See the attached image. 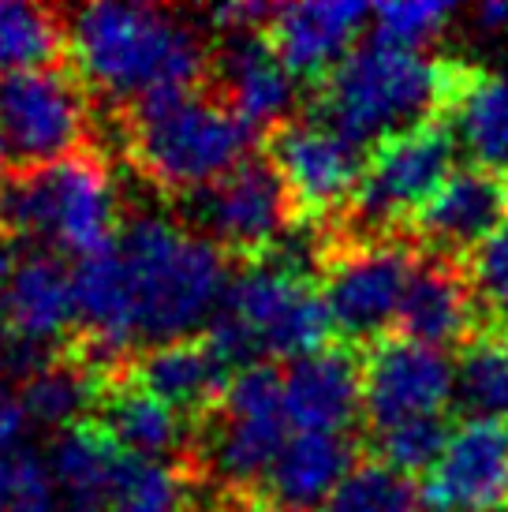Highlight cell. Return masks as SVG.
I'll list each match as a JSON object with an SVG mask.
<instances>
[{
  "mask_svg": "<svg viewBox=\"0 0 508 512\" xmlns=\"http://www.w3.org/2000/svg\"><path fill=\"white\" fill-rule=\"evenodd\" d=\"M90 90L68 68L0 75V150L15 169H42L90 143Z\"/></svg>",
  "mask_w": 508,
  "mask_h": 512,
  "instance_id": "obj_11",
  "label": "cell"
},
{
  "mask_svg": "<svg viewBox=\"0 0 508 512\" xmlns=\"http://www.w3.org/2000/svg\"><path fill=\"white\" fill-rule=\"evenodd\" d=\"M210 83L213 94L262 139L292 120L296 79L269 45L266 30L217 34L210 53Z\"/></svg>",
  "mask_w": 508,
  "mask_h": 512,
  "instance_id": "obj_15",
  "label": "cell"
},
{
  "mask_svg": "<svg viewBox=\"0 0 508 512\" xmlns=\"http://www.w3.org/2000/svg\"><path fill=\"white\" fill-rule=\"evenodd\" d=\"M12 270H15L12 247L0 240V333H4V299H8V281H12Z\"/></svg>",
  "mask_w": 508,
  "mask_h": 512,
  "instance_id": "obj_37",
  "label": "cell"
},
{
  "mask_svg": "<svg viewBox=\"0 0 508 512\" xmlns=\"http://www.w3.org/2000/svg\"><path fill=\"white\" fill-rule=\"evenodd\" d=\"M0 512H60V498H27V501H0Z\"/></svg>",
  "mask_w": 508,
  "mask_h": 512,
  "instance_id": "obj_36",
  "label": "cell"
},
{
  "mask_svg": "<svg viewBox=\"0 0 508 512\" xmlns=\"http://www.w3.org/2000/svg\"><path fill=\"white\" fill-rule=\"evenodd\" d=\"M486 322L490 314L482 311L464 262L419 255L396 314V337L449 352V348H467Z\"/></svg>",
  "mask_w": 508,
  "mask_h": 512,
  "instance_id": "obj_17",
  "label": "cell"
},
{
  "mask_svg": "<svg viewBox=\"0 0 508 512\" xmlns=\"http://www.w3.org/2000/svg\"><path fill=\"white\" fill-rule=\"evenodd\" d=\"M363 456L355 434H292L254 501L269 512H325Z\"/></svg>",
  "mask_w": 508,
  "mask_h": 512,
  "instance_id": "obj_20",
  "label": "cell"
},
{
  "mask_svg": "<svg viewBox=\"0 0 508 512\" xmlns=\"http://www.w3.org/2000/svg\"><path fill=\"white\" fill-rule=\"evenodd\" d=\"M508 221V176L479 165H460L441 191L404 228V240L419 255L464 262Z\"/></svg>",
  "mask_w": 508,
  "mask_h": 512,
  "instance_id": "obj_14",
  "label": "cell"
},
{
  "mask_svg": "<svg viewBox=\"0 0 508 512\" xmlns=\"http://www.w3.org/2000/svg\"><path fill=\"white\" fill-rule=\"evenodd\" d=\"M471 288L490 318H508V221L464 258Z\"/></svg>",
  "mask_w": 508,
  "mask_h": 512,
  "instance_id": "obj_33",
  "label": "cell"
},
{
  "mask_svg": "<svg viewBox=\"0 0 508 512\" xmlns=\"http://www.w3.org/2000/svg\"><path fill=\"white\" fill-rule=\"evenodd\" d=\"M75 329H79L75 266L49 251H30L27 258H15L8 299H4V333L57 352Z\"/></svg>",
  "mask_w": 508,
  "mask_h": 512,
  "instance_id": "obj_22",
  "label": "cell"
},
{
  "mask_svg": "<svg viewBox=\"0 0 508 512\" xmlns=\"http://www.w3.org/2000/svg\"><path fill=\"white\" fill-rule=\"evenodd\" d=\"M284 445V370L254 363L232 374L221 408L198 427L187 468L221 483L228 498H254Z\"/></svg>",
  "mask_w": 508,
  "mask_h": 512,
  "instance_id": "obj_7",
  "label": "cell"
},
{
  "mask_svg": "<svg viewBox=\"0 0 508 512\" xmlns=\"http://www.w3.org/2000/svg\"><path fill=\"white\" fill-rule=\"evenodd\" d=\"M262 154L277 165L288 195L296 202L299 221L314 225L318 232H333L348 217L363 172H367V150L352 146L344 135L329 131L325 124L303 116L288 120L262 139Z\"/></svg>",
  "mask_w": 508,
  "mask_h": 512,
  "instance_id": "obj_12",
  "label": "cell"
},
{
  "mask_svg": "<svg viewBox=\"0 0 508 512\" xmlns=\"http://www.w3.org/2000/svg\"><path fill=\"white\" fill-rule=\"evenodd\" d=\"M456 150L460 143L445 120L378 143L367 157L352 210L333 232L352 240H404L411 217L456 172Z\"/></svg>",
  "mask_w": 508,
  "mask_h": 512,
  "instance_id": "obj_8",
  "label": "cell"
},
{
  "mask_svg": "<svg viewBox=\"0 0 508 512\" xmlns=\"http://www.w3.org/2000/svg\"><path fill=\"white\" fill-rule=\"evenodd\" d=\"M325 512H426V501L423 486H415L411 475L367 453L363 464L340 483Z\"/></svg>",
  "mask_w": 508,
  "mask_h": 512,
  "instance_id": "obj_30",
  "label": "cell"
},
{
  "mask_svg": "<svg viewBox=\"0 0 508 512\" xmlns=\"http://www.w3.org/2000/svg\"><path fill=\"white\" fill-rule=\"evenodd\" d=\"M370 15L374 8L359 0L281 4L269 19L266 34L292 79H307L318 86L359 49L355 42L367 30Z\"/></svg>",
  "mask_w": 508,
  "mask_h": 512,
  "instance_id": "obj_19",
  "label": "cell"
},
{
  "mask_svg": "<svg viewBox=\"0 0 508 512\" xmlns=\"http://www.w3.org/2000/svg\"><path fill=\"white\" fill-rule=\"evenodd\" d=\"M284 419L296 434H352L363 419V356L352 344H325L284 367Z\"/></svg>",
  "mask_w": 508,
  "mask_h": 512,
  "instance_id": "obj_18",
  "label": "cell"
},
{
  "mask_svg": "<svg viewBox=\"0 0 508 512\" xmlns=\"http://www.w3.org/2000/svg\"><path fill=\"white\" fill-rule=\"evenodd\" d=\"M4 161H8V157H4V150H0V184H4Z\"/></svg>",
  "mask_w": 508,
  "mask_h": 512,
  "instance_id": "obj_38",
  "label": "cell"
},
{
  "mask_svg": "<svg viewBox=\"0 0 508 512\" xmlns=\"http://www.w3.org/2000/svg\"><path fill=\"white\" fill-rule=\"evenodd\" d=\"M127 378L139 382L157 400H165L180 415H187L191 423H198L221 408L228 382H232V367L217 356V348L202 333V337L135 352L127 363Z\"/></svg>",
  "mask_w": 508,
  "mask_h": 512,
  "instance_id": "obj_21",
  "label": "cell"
},
{
  "mask_svg": "<svg viewBox=\"0 0 508 512\" xmlns=\"http://www.w3.org/2000/svg\"><path fill=\"white\" fill-rule=\"evenodd\" d=\"M445 124L467 150L471 165L508 176V75L471 64L445 113Z\"/></svg>",
  "mask_w": 508,
  "mask_h": 512,
  "instance_id": "obj_24",
  "label": "cell"
},
{
  "mask_svg": "<svg viewBox=\"0 0 508 512\" xmlns=\"http://www.w3.org/2000/svg\"><path fill=\"white\" fill-rule=\"evenodd\" d=\"M191 479L195 475L187 464L142 460L124 453L109 483V494L101 501V512H187Z\"/></svg>",
  "mask_w": 508,
  "mask_h": 512,
  "instance_id": "obj_29",
  "label": "cell"
},
{
  "mask_svg": "<svg viewBox=\"0 0 508 512\" xmlns=\"http://www.w3.org/2000/svg\"><path fill=\"white\" fill-rule=\"evenodd\" d=\"M124 449L116 445L98 423H83L49 441V475L57 486V498L64 509L101 512V501L109 494Z\"/></svg>",
  "mask_w": 508,
  "mask_h": 512,
  "instance_id": "obj_26",
  "label": "cell"
},
{
  "mask_svg": "<svg viewBox=\"0 0 508 512\" xmlns=\"http://www.w3.org/2000/svg\"><path fill=\"white\" fill-rule=\"evenodd\" d=\"M68 15L27 0H0V75L64 68Z\"/></svg>",
  "mask_w": 508,
  "mask_h": 512,
  "instance_id": "obj_27",
  "label": "cell"
},
{
  "mask_svg": "<svg viewBox=\"0 0 508 512\" xmlns=\"http://www.w3.org/2000/svg\"><path fill=\"white\" fill-rule=\"evenodd\" d=\"M30 434V415L23 408L19 389L0 382V456L23 449V438Z\"/></svg>",
  "mask_w": 508,
  "mask_h": 512,
  "instance_id": "obj_35",
  "label": "cell"
},
{
  "mask_svg": "<svg viewBox=\"0 0 508 512\" xmlns=\"http://www.w3.org/2000/svg\"><path fill=\"white\" fill-rule=\"evenodd\" d=\"M127 154L154 187L180 199L240 169L258 139L217 94L157 90L124 109Z\"/></svg>",
  "mask_w": 508,
  "mask_h": 512,
  "instance_id": "obj_5",
  "label": "cell"
},
{
  "mask_svg": "<svg viewBox=\"0 0 508 512\" xmlns=\"http://www.w3.org/2000/svg\"><path fill=\"white\" fill-rule=\"evenodd\" d=\"M467 68L471 60L426 57L370 38L314 86L311 120L370 154L393 135L445 120Z\"/></svg>",
  "mask_w": 508,
  "mask_h": 512,
  "instance_id": "obj_2",
  "label": "cell"
},
{
  "mask_svg": "<svg viewBox=\"0 0 508 512\" xmlns=\"http://www.w3.org/2000/svg\"><path fill=\"white\" fill-rule=\"evenodd\" d=\"M120 228V191L98 154L15 169L0 184V240L34 243L38 251L86 262L113 251Z\"/></svg>",
  "mask_w": 508,
  "mask_h": 512,
  "instance_id": "obj_4",
  "label": "cell"
},
{
  "mask_svg": "<svg viewBox=\"0 0 508 512\" xmlns=\"http://www.w3.org/2000/svg\"><path fill=\"white\" fill-rule=\"evenodd\" d=\"M456 412L464 419L508 423V318H490L475 341L460 348Z\"/></svg>",
  "mask_w": 508,
  "mask_h": 512,
  "instance_id": "obj_28",
  "label": "cell"
},
{
  "mask_svg": "<svg viewBox=\"0 0 508 512\" xmlns=\"http://www.w3.org/2000/svg\"><path fill=\"white\" fill-rule=\"evenodd\" d=\"M277 8L258 4V0H225V4H213L206 8L202 23H210L217 34H240V30H266Z\"/></svg>",
  "mask_w": 508,
  "mask_h": 512,
  "instance_id": "obj_34",
  "label": "cell"
},
{
  "mask_svg": "<svg viewBox=\"0 0 508 512\" xmlns=\"http://www.w3.org/2000/svg\"><path fill=\"white\" fill-rule=\"evenodd\" d=\"M456 400V363L438 348L389 333L363 352V423L367 434L441 415Z\"/></svg>",
  "mask_w": 508,
  "mask_h": 512,
  "instance_id": "obj_13",
  "label": "cell"
},
{
  "mask_svg": "<svg viewBox=\"0 0 508 512\" xmlns=\"http://www.w3.org/2000/svg\"><path fill=\"white\" fill-rule=\"evenodd\" d=\"M426 512H508V423H456L423 483Z\"/></svg>",
  "mask_w": 508,
  "mask_h": 512,
  "instance_id": "obj_16",
  "label": "cell"
},
{
  "mask_svg": "<svg viewBox=\"0 0 508 512\" xmlns=\"http://www.w3.org/2000/svg\"><path fill=\"white\" fill-rule=\"evenodd\" d=\"M456 19L452 4H434V0H415V4H378L370 15V38L396 49L423 53L430 42H438Z\"/></svg>",
  "mask_w": 508,
  "mask_h": 512,
  "instance_id": "obj_32",
  "label": "cell"
},
{
  "mask_svg": "<svg viewBox=\"0 0 508 512\" xmlns=\"http://www.w3.org/2000/svg\"><path fill=\"white\" fill-rule=\"evenodd\" d=\"M124 262L139 352L202 337L232 281L228 255L176 214H127L116 236Z\"/></svg>",
  "mask_w": 508,
  "mask_h": 512,
  "instance_id": "obj_3",
  "label": "cell"
},
{
  "mask_svg": "<svg viewBox=\"0 0 508 512\" xmlns=\"http://www.w3.org/2000/svg\"><path fill=\"white\" fill-rule=\"evenodd\" d=\"M68 49L75 75L124 109L157 90H191L210 79L213 45L198 23L157 4L101 0L75 8Z\"/></svg>",
  "mask_w": 508,
  "mask_h": 512,
  "instance_id": "obj_1",
  "label": "cell"
},
{
  "mask_svg": "<svg viewBox=\"0 0 508 512\" xmlns=\"http://www.w3.org/2000/svg\"><path fill=\"white\" fill-rule=\"evenodd\" d=\"M337 337L333 318L314 281L281 270L269 258L243 262L232 273L225 299L213 314L206 341L232 374L269 359H303Z\"/></svg>",
  "mask_w": 508,
  "mask_h": 512,
  "instance_id": "obj_6",
  "label": "cell"
},
{
  "mask_svg": "<svg viewBox=\"0 0 508 512\" xmlns=\"http://www.w3.org/2000/svg\"><path fill=\"white\" fill-rule=\"evenodd\" d=\"M172 206L191 232L243 262L269 255L299 225L296 202L266 154H251L240 169L172 199Z\"/></svg>",
  "mask_w": 508,
  "mask_h": 512,
  "instance_id": "obj_10",
  "label": "cell"
},
{
  "mask_svg": "<svg viewBox=\"0 0 508 512\" xmlns=\"http://www.w3.org/2000/svg\"><path fill=\"white\" fill-rule=\"evenodd\" d=\"M318 292L344 344H378L396 329L419 251L408 240H352L322 232Z\"/></svg>",
  "mask_w": 508,
  "mask_h": 512,
  "instance_id": "obj_9",
  "label": "cell"
},
{
  "mask_svg": "<svg viewBox=\"0 0 508 512\" xmlns=\"http://www.w3.org/2000/svg\"><path fill=\"white\" fill-rule=\"evenodd\" d=\"M449 415H430V419H415L404 427L381 430V434H367V453L389 468L404 471V475H430V468L441 460L445 445L452 438Z\"/></svg>",
  "mask_w": 508,
  "mask_h": 512,
  "instance_id": "obj_31",
  "label": "cell"
},
{
  "mask_svg": "<svg viewBox=\"0 0 508 512\" xmlns=\"http://www.w3.org/2000/svg\"><path fill=\"white\" fill-rule=\"evenodd\" d=\"M90 423H98L124 453L142 460H165V464H187L198 434L187 415L169 408L154 393H146L127 374L105 385V397Z\"/></svg>",
  "mask_w": 508,
  "mask_h": 512,
  "instance_id": "obj_23",
  "label": "cell"
},
{
  "mask_svg": "<svg viewBox=\"0 0 508 512\" xmlns=\"http://www.w3.org/2000/svg\"><path fill=\"white\" fill-rule=\"evenodd\" d=\"M109 382H113V374H105L90 359L71 352V356H57L27 385H19V397L30 415V427L64 434V430L83 427L94 419Z\"/></svg>",
  "mask_w": 508,
  "mask_h": 512,
  "instance_id": "obj_25",
  "label": "cell"
}]
</instances>
